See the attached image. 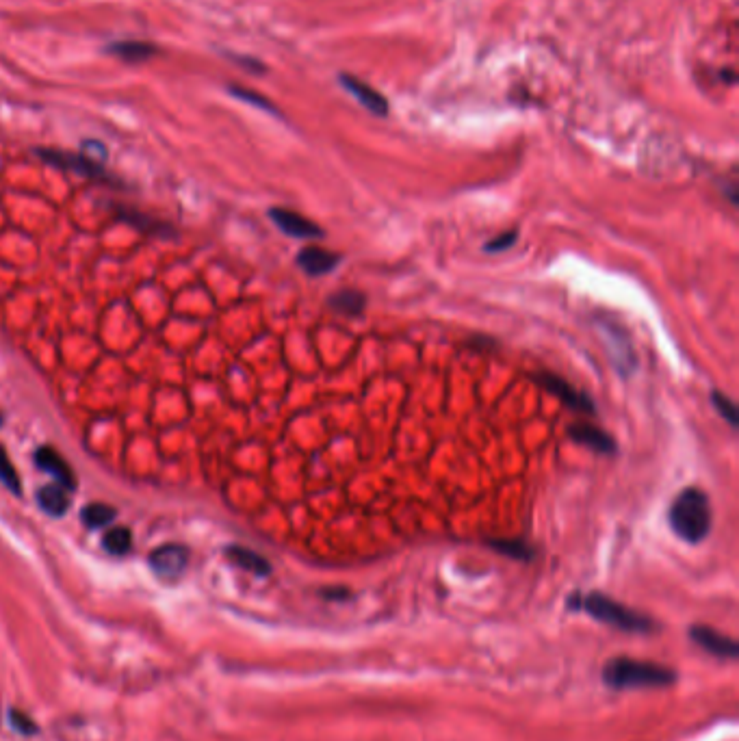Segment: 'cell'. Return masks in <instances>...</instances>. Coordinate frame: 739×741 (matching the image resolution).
Here are the masks:
<instances>
[{"mask_svg": "<svg viewBox=\"0 0 739 741\" xmlns=\"http://www.w3.org/2000/svg\"><path fill=\"white\" fill-rule=\"evenodd\" d=\"M568 607L586 611V614L592 616L594 620L609 624V627L620 629V631L651 633L655 629V622L651 618L640 614V611L629 609L627 605H622V603L614 601V598H609L601 592L575 594L573 598H570Z\"/></svg>", "mask_w": 739, "mask_h": 741, "instance_id": "6da1fadb", "label": "cell"}, {"mask_svg": "<svg viewBox=\"0 0 739 741\" xmlns=\"http://www.w3.org/2000/svg\"><path fill=\"white\" fill-rule=\"evenodd\" d=\"M603 681L612 689L668 687L677 681V672L653 661L614 657L603 666Z\"/></svg>", "mask_w": 739, "mask_h": 741, "instance_id": "7a4b0ae2", "label": "cell"}, {"mask_svg": "<svg viewBox=\"0 0 739 741\" xmlns=\"http://www.w3.org/2000/svg\"><path fill=\"white\" fill-rule=\"evenodd\" d=\"M668 520L672 531L690 544H698L707 538L711 527V507L703 490L687 488L672 501Z\"/></svg>", "mask_w": 739, "mask_h": 741, "instance_id": "3957f363", "label": "cell"}, {"mask_svg": "<svg viewBox=\"0 0 739 741\" xmlns=\"http://www.w3.org/2000/svg\"><path fill=\"white\" fill-rule=\"evenodd\" d=\"M148 564L163 581H176L189 566V549L183 544H163L150 553Z\"/></svg>", "mask_w": 739, "mask_h": 741, "instance_id": "277c9868", "label": "cell"}, {"mask_svg": "<svg viewBox=\"0 0 739 741\" xmlns=\"http://www.w3.org/2000/svg\"><path fill=\"white\" fill-rule=\"evenodd\" d=\"M690 640L698 648H703L705 653L718 657V659H731L733 661L739 655V646H737L733 637L724 635L716 629H711V627H707V624H694V627L690 629Z\"/></svg>", "mask_w": 739, "mask_h": 741, "instance_id": "5b68a950", "label": "cell"}, {"mask_svg": "<svg viewBox=\"0 0 739 741\" xmlns=\"http://www.w3.org/2000/svg\"><path fill=\"white\" fill-rule=\"evenodd\" d=\"M269 217L274 219V224L284 234H289V237H295V239H321L323 237V230L317 224L302 217L300 213L289 211V208H271Z\"/></svg>", "mask_w": 739, "mask_h": 741, "instance_id": "8992f818", "label": "cell"}, {"mask_svg": "<svg viewBox=\"0 0 739 741\" xmlns=\"http://www.w3.org/2000/svg\"><path fill=\"white\" fill-rule=\"evenodd\" d=\"M37 154H40L42 159H46L48 163H53L63 169H72V172L85 174L89 178L105 176V169L100 167V163H96L94 159H89V156H83V154H68V152H59V150H40Z\"/></svg>", "mask_w": 739, "mask_h": 741, "instance_id": "52a82bcc", "label": "cell"}, {"mask_svg": "<svg viewBox=\"0 0 739 741\" xmlns=\"http://www.w3.org/2000/svg\"><path fill=\"white\" fill-rule=\"evenodd\" d=\"M568 436L573 438L579 445H586L592 451L614 455L616 453V442L607 432H603L601 427H596L592 423H575L570 425Z\"/></svg>", "mask_w": 739, "mask_h": 741, "instance_id": "ba28073f", "label": "cell"}, {"mask_svg": "<svg viewBox=\"0 0 739 741\" xmlns=\"http://www.w3.org/2000/svg\"><path fill=\"white\" fill-rule=\"evenodd\" d=\"M540 382L544 384V388H549L555 397H560L566 403V406L575 408V410H583L588 414H594L592 399L588 395L579 393V390H575L566 380H562V377H557L553 373H544V375H540Z\"/></svg>", "mask_w": 739, "mask_h": 741, "instance_id": "9c48e42d", "label": "cell"}, {"mask_svg": "<svg viewBox=\"0 0 739 741\" xmlns=\"http://www.w3.org/2000/svg\"><path fill=\"white\" fill-rule=\"evenodd\" d=\"M35 464L40 466L42 471L53 475L57 479V484H61L63 488H68V490L76 488V479H74L72 468L68 466V462L63 460L55 449H50V447L37 449L35 451Z\"/></svg>", "mask_w": 739, "mask_h": 741, "instance_id": "30bf717a", "label": "cell"}, {"mask_svg": "<svg viewBox=\"0 0 739 741\" xmlns=\"http://www.w3.org/2000/svg\"><path fill=\"white\" fill-rule=\"evenodd\" d=\"M341 256L321 250V247H306V250L300 252L297 256V265L302 267L304 273L308 276H323V273H330L336 265H339Z\"/></svg>", "mask_w": 739, "mask_h": 741, "instance_id": "8fae6325", "label": "cell"}, {"mask_svg": "<svg viewBox=\"0 0 739 741\" xmlns=\"http://www.w3.org/2000/svg\"><path fill=\"white\" fill-rule=\"evenodd\" d=\"M341 83L343 87L352 94L354 98H358V102L362 104V107H367L371 113H378V115H386L388 113V104L384 100L382 94H378V91L371 89L367 83L358 81V78H352L343 74L341 76Z\"/></svg>", "mask_w": 739, "mask_h": 741, "instance_id": "7c38bea8", "label": "cell"}, {"mask_svg": "<svg viewBox=\"0 0 739 741\" xmlns=\"http://www.w3.org/2000/svg\"><path fill=\"white\" fill-rule=\"evenodd\" d=\"M226 557L237 568H241L245 572H252V575H256V577H267L271 572V564L267 562V559L263 555H258L256 551H252V549H245V546H237V544L228 546Z\"/></svg>", "mask_w": 739, "mask_h": 741, "instance_id": "4fadbf2b", "label": "cell"}, {"mask_svg": "<svg viewBox=\"0 0 739 741\" xmlns=\"http://www.w3.org/2000/svg\"><path fill=\"white\" fill-rule=\"evenodd\" d=\"M37 501H40L42 510L50 516H63L68 512L70 507V494L68 488H63L61 484H48L40 492H37Z\"/></svg>", "mask_w": 739, "mask_h": 741, "instance_id": "5bb4252c", "label": "cell"}, {"mask_svg": "<svg viewBox=\"0 0 739 741\" xmlns=\"http://www.w3.org/2000/svg\"><path fill=\"white\" fill-rule=\"evenodd\" d=\"M603 328L609 336V341H612V358H614L616 369H620V373H625V375L631 373V369L635 367V358H633V349H631L627 334H622L616 328L609 330L605 323H603Z\"/></svg>", "mask_w": 739, "mask_h": 741, "instance_id": "9a60e30c", "label": "cell"}, {"mask_svg": "<svg viewBox=\"0 0 739 741\" xmlns=\"http://www.w3.org/2000/svg\"><path fill=\"white\" fill-rule=\"evenodd\" d=\"M365 304L367 299L362 293L358 291H339L334 293L330 297V306L334 312H339V315H345V317H358L362 315V310H365Z\"/></svg>", "mask_w": 739, "mask_h": 741, "instance_id": "2e32d148", "label": "cell"}, {"mask_svg": "<svg viewBox=\"0 0 739 741\" xmlns=\"http://www.w3.org/2000/svg\"><path fill=\"white\" fill-rule=\"evenodd\" d=\"M115 518V510L111 505H105V503H92V505H85L83 512H81V520L83 525L89 527V529H100V527H107L109 523H113Z\"/></svg>", "mask_w": 739, "mask_h": 741, "instance_id": "e0dca14e", "label": "cell"}, {"mask_svg": "<svg viewBox=\"0 0 739 741\" xmlns=\"http://www.w3.org/2000/svg\"><path fill=\"white\" fill-rule=\"evenodd\" d=\"M102 544H105V549L111 555H126L133 546V533L128 531L126 527H113L105 533Z\"/></svg>", "mask_w": 739, "mask_h": 741, "instance_id": "ac0fdd59", "label": "cell"}, {"mask_svg": "<svg viewBox=\"0 0 739 741\" xmlns=\"http://www.w3.org/2000/svg\"><path fill=\"white\" fill-rule=\"evenodd\" d=\"M109 50L113 52V55H118L128 61H144L157 52V48L146 42H120V44H113Z\"/></svg>", "mask_w": 739, "mask_h": 741, "instance_id": "d6986e66", "label": "cell"}, {"mask_svg": "<svg viewBox=\"0 0 739 741\" xmlns=\"http://www.w3.org/2000/svg\"><path fill=\"white\" fill-rule=\"evenodd\" d=\"M0 481H3V484L9 488V492H14V494L22 492L20 477L16 473L14 464H11L7 451L3 449V445H0Z\"/></svg>", "mask_w": 739, "mask_h": 741, "instance_id": "ffe728a7", "label": "cell"}, {"mask_svg": "<svg viewBox=\"0 0 739 741\" xmlns=\"http://www.w3.org/2000/svg\"><path fill=\"white\" fill-rule=\"evenodd\" d=\"M7 722H9L11 728H14L16 733H20V735H24V737L35 735L37 731H40V728H37V724L29 718V715L24 713L22 709H16V707H11V709L7 711Z\"/></svg>", "mask_w": 739, "mask_h": 741, "instance_id": "44dd1931", "label": "cell"}, {"mask_svg": "<svg viewBox=\"0 0 739 741\" xmlns=\"http://www.w3.org/2000/svg\"><path fill=\"white\" fill-rule=\"evenodd\" d=\"M490 546L495 551L508 555V557H514V559H531V557H534V551H531L527 544L518 542V540H492Z\"/></svg>", "mask_w": 739, "mask_h": 741, "instance_id": "7402d4cb", "label": "cell"}, {"mask_svg": "<svg viewBox=\"0 0 739 741\" xmlns=\"http://www.w3.org/2000/svg\"><path fill=\"white\" fill-rule=\"evenodd\" d=\"M711 401H713V406H716V410L722 414V419L726 423H729L731 427H737V408H735V403L729 397H726V395L718 393V390L711 395Z\"/></svg>", "mask_w": 739, "mask_h": 741, "instance_id": "603a6c76", "label": "cell"}, {"mask_svg": "<svg viewBox=\"0 0 739 741\" xmlns=\"http://www.w3.org/2000/svg\"><path fill=\"white\" fill-rule=\"evenodd\" d=\"M514 243H516V232H512V230L510 232H503L501 237H495V239L486 243V252H503V250H508V247L514 245Z\"/></svg>", "mask_w": 739, "mask_h": 741, "instance_id": "cb8c5ba5", "label": "cell"}, {"mask_svg": "<svg viewBox=\"0 0 739 741\" xmlns=\"http://www.w3.org/2000/svg\"><path fill=\"white\" fill-rule=\"evenodd\" d=\"M232 94H235L237 98H241V100H245V102H250V104H256V107H261V109H267V111H274V107H271V104L265 100V98H261V96H256V94H252V91H248V89H232Z\"/></svg>", "mask_w": 739, "mask_h": 741, "instance_id": "d4e9b609", "label": "cell"}, {"mask_svg": "<svg viewBox=\"0 0 739 741\" xmlns=\"http://www.w3.org/2000/svg\"><path fill=\"white\" fill-rule=\"evenodd\" d=\"M323 596H326V598H345L347 592L345 590H334V592L326 590V592H323Z\"/></svg>", "mask_w": 739, "mask_h": 741, "instance_id": "484cf974", "label": "cell"}, {"mask_svg": "<svg viewBox=\"0 0 739 741\" xmlns=\"http://www.w3.org/2000/svg\"><path fill=\"white\" fill-rule=\"evenodd\" d=\"M0 423H3V414H0Z\"/></svg>", "mask_w": 739, "mask_h": 741, "instance_id": "4316f807", "label": "cell"}]
</instances>
